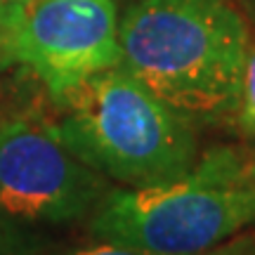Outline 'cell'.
Wrapping results in <instances>:
<instances>
[{
  "instance_id": "cell-5",
  "label": "cell",
  "mask_w": 255,
  "mask_h": 255,
  "mask_svg": "<svg viewBox=\"0 0 255 255\" xmlns=\"http://www.w3.org/2000/svg\"><path fill=\"white\" fill-rule=\"evenodd\" d=\"M0 62L38 73L52 97L90 73L119 66L114 0H36L0 26Z\"/></svg>"
},
{
  "instance_id": "cell-8",
  "label": "cell",
  "mask_w": 255,
  "mask_h": 255,
  "mask_svg": "<svg viewBox=\"0 0 255 255\" xmlns=\"http://www.w3.org/2000/svg\"><path fill=\"white\" fill-rule=\"evenodd\" d=\"M31 2H36V0H0V26L9 19H14L17 14H21Z\"/></svg>"
},
{
  "instance_id": "cell-7",
  "label": "cell",
  "mask_w": 255,
  "mask_h": 255,
  "mask_svg": "<svg viewBox=\"0 0 255 255\" xmlns=\"http://www.w3.org/2000/svg\"><path fill=\"white\" fill-rule=\"evenodd\" d=\"M59 255H156V253H146V251H139V248H130L123 246V244H111V241H100V244H92V246L85 248H76V251H66V253ZM203 255H229L227 251H210V253Z\"/></svg>"
},
{
  "instance_id": "cell-10",
  "label": "cell",
  "mask_w": 255,
  "mask_h": 255,
  "mask_svg": "<svg viewBox=\"0 0 255 255\" xmlns=\"http://www.w3.org/2000/svg\"><path fill=\"white\" fill-rule=\"evenodd\" d=\"M251 182H253V187H255V158L251 161Z\"/></svg>"
},
{
  "instance_id": "cell-6",
  "label": "cell",
  "mask_w": 255,
  "mask_h": 255,
  "mask_svg": "<svg viewBox=\"0 0 255 255\" xmlns=\"http://www.w3.org/2000/svg\"><path fill=\"white\" fill-rule=\"evenodd\" d=\"M239 132L248 139H255V36H251L244 64V76H241V95L234 111Z\"/></svg>"
},
{
  "instance_id": "cell-9",
  "label": "cell",
  "mask_w": 255,
  "mask_h": 255,
  "mask_svg": "<svg viewBox=\"0 0 255 255\" xmlns=\"http://www.w3.org/2000/svg\"><path fill=\"white\" fill-rule=\"evenodd\" d=\"M14 251V234L0 225V255H12Z\"/></svg>"
},
{
  "instance_id": "cell-3",
  "label": "cell",
  "mask_w": 255,
  "mask_h": 255,
  "mask_svg": "<svg viewBox=\"0 0 255 255\" xmlns=\"http://www.w3.org/2000/svg\"><path fill=\"white\" fill-rule=\"evenodd\" d=\"M255 222L251 161L213 149L170 182L109 189L90 213L100 241L156 255H203Z\"/></svg>"
},
{
  "instance_id": "cell-4",
  "label": "cell",
  "mask_w": 255,
  "mask_h": 255,
  "mask_svg": "<svg viewBox=\"0 0 255 255\" xmlns=\"http://www.w3.org/2000/svg\"><path fill=\"white\" fill-rule=\"evenodd\" d=\"M107 191L102 173L83 163L47 123H0V225L5 229L81 220Z\"/></svg>"
},
{
  "instance_id": "cell-1",
  "label": "cell",
  "mask_w": 255,
  "mask_h": 255,
  "mask_svg": "<svg viewBox=\"0 0 255 255\" xmlns=\"http://www.w3.org/2000/svg\"><path fill=\"white\" fill-rule=\"evenodd\" d=\"M251 31L229 0H137L119 21L132 78L196 123L234 116Z\"/></svg>"
},
{
  "instance_id": "cell-2",
  "label": "cell",
  "mask_w": 255,
  "mask_h": 255,
  "mask_svg": "<svg viewBox=\"0 0 255 255\" xmlns=\"http://www.w3.org/2000/svg\"><path fill=\"white\" fill-rule=\"evenodd\" d=\"M55 135L83 163L130 187L170 182L196 163V132L187 119L126 69L90 73L55 95Z\"/></svg>"
}]
</instances>
